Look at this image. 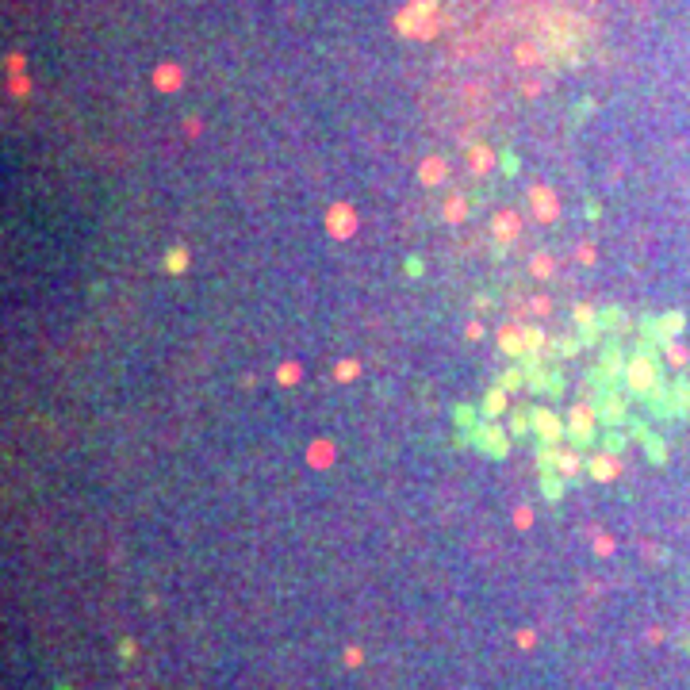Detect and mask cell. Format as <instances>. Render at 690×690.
I'll list each match as a JSON object with an SVG mask.
<instances>
[{"mask_svg":"<svg viewBox=\"0 0 690 690\" xmlns=\"http://www.w3.org/2000/svg\"><path fill=\"white\" fill-rule=\"evenodd\" d=\"M621 388L637 399H648L656 388H667L664 383V365H660V349L656 345H637L629 361H625L621 372Z\"/></svg>","mask_w":690,"mask_h":690,"instance_id":"obj_1","label":"cell"},{"mask_svg":"<svg viewBox=\"0 0 690 690\" xmlns=\"http://www.w3.org/2000/svg\"><path fill=\"white\" fill-rule=\"evenodd\" d=\"M568 445L579 453L599 445V410H594V403H575L568 410Z\"/></svg>","mask_w":690,"mask_h":690,"instance_id":"obj_2","label":"cell"},{"mask_svg":"<svg viewBox=\"0 0 690 690\" xmlns=\"http://www.w3.org/2000/svg\"><path fill=\"white\" fill-rule=\"evenodd\" d=\"M510 437H514V433L502 430L499 422H487V418H483V422L472 430V445L483 453V457H491V460H507V453H510Z\"/></svg>","mask_w":690,"mask_h":690,"instance_id":"obj_3","label":"cell"},{"mask_svg":"<svg viewBox=\"0 0 690 690\" xmlns=\"http://www.w3.org/2000/svg\"><path fill=\"white\" fill-rule=\"evenodd\" d=\"M533 437L545 441V445H560L568 437V422L549 407H533Z\"/></svg>","mask_w":690,"mask_h":690,"instance_id":"obj_4","label":"cell"},{"mask_svg":"<svg viewBox=\"0 0 690 690\" xmlns=\"http://www.w3.org/2000/svg\"><path fill=\"white\" fill-rule=\"evenodd\" d=\"M594 410H599V422L606 426V430H617V426L629 422V407H625V391L621 388L599 395V399H594Z\"/></svg>","mask_w":690,"mask_h":690,"instance_id":"obj_5","label":"cell"},{"mask_svg":"<svg viewBox=\"0 0 690 690\" xmlns=\"http://www.w3.org/2000/svg\"><path fill=\"white\" fill-rule=\"evenodd\" d=\"M326 234L330 238H338V242H345V238H353L357 234V211H353V203H330L326 208Z\"/></svg>","mask_w":690,"mask_h":690,"instance_id":"obj_6","label":"cell"},{"mask_svg":"<svg viewBox=\"0 0 690 690\" xmlns=\"http://www.w3.org/2000/svg\"><path fill=\"white\" fill-rule=\"evenodd\" d=\"M529 211L537 223H556L560 219V200L549 184H533L529 188Z\"/></svg>","mask_w":690,"mask_h":690,"instance_id":"obj_7","label":"cell"},{"mask_svg":"<svg viewBox=\"0 0 690 690\" xmlns=\"http://www.w3.org/2000/svg\"><path fill=\"white\" fill-rule=\"evenodd\" d=\"M518 234H522V219H518L514 211H499V215L491 219V238H495V253H502V246L518 242Z\"/></svg>","mask_w":690,"mask_h":690,"instance_id":"obj_8","label":"cell"},{"mask_svg":"<svg viewBox=\"0 0 690 690\" xmlns=\"http://www.w3.org/2000/svg\"><path fill=\"white\" fill-rule=\"evenodd\" d=\"M480 415L487 418V422H502V418L510 415V391L502 388V383H491L487 395H483L480 403Z\"/></svg>","mask_w":690,"mask_h":690,"instance_id":"obj_9","label":"cell"},{"mask_svg":"<svg viewBox=\"0 0 690 690\" xmlns=\"http://www.w3.org/2000/svg\"><path fill=\"white\" fill-rule=\"evenodd\" d=\"M587 475L599 480V483H614L617 475H621V464H617V457H610V453H594V457H587Z\"/></svg>","mask_w":690,"mask_h":690,"instance_id":"obj_10","label":"cell"},{"mask_svg":"<svg viewBox=\"0 0 690 690\" xmlns=\"http://www.w3.org/2000/svg\"><path fill=\"white\" fill-rule=\"evenodd\" d=\"M495 341H499V349L507 353L510 361H522L525 357V338H522V326H502L499 334H495Z\"/></svg>","mask_w":690,"mask_h":690,"instance_id":"obj_11","label":"cell"},{"mask_svg":"<svg viewBox=\"0 0 690 690\" xmlns=\"http://www.w3.org/2000/svg\"><path fill=\"white\" fill-rule=\"evenodd\" d=\"M445 176H449V161L441 158V154H430V158H426L422 165H418V181H422L426 188H433V184H441V181H445Z\"/></svg>","mask_w":690,"mask_h":690,"instance_id":"obj_12","label":"cell"},{"mask_svg":"<svg viewBox=\"0 0 690 690\" xmlns=\"http://www.w3.org/2000/svg\"><path fill=\"white\" fill-rule=\"evenodd\" d=\"M495 154H491V146H483V142H475L472 150H468V169H472L475 176H483V173H491V165H495Z\"/></svg>","mask_w":690,"mask_h":690,"instance_id":"obj_13","label":"cell"},{"mask_svg":"<svg viewBox=\"0 0 690 690\" xmlns=\"http://www.w3.org/2000/svg\"><path fill=\"white\" fill-rule=\"evenodd\" d=\"M579 468H583V460H579V449H572V445H568V449H564V445H560V460H556V472L564 475L568 483H572L575 475H579Z\"/></svg>","mask_w":690,"mask_h":690,"instance_id":"obj_14","label":"cell"},{"mask_svg":"<svg viewBox=\"0 0 690 690\" xmlns=\"http://www.w3.org/2000/svg\"><path fill=\"white\" fill-rule=\"evenodd\" d=\"M564 487H568V480L560 472H541V495H545L549 502H560Z\"/></svg>","mask_w":690,"mask_h":690,"instance_id":"obj_15","label":"cell"},{"mask_svg":"<svg viewBox=\"0 0 690 690\" xmlns=\"http://www.w3.org/2000/svg\"><path fill=\"white\" fill-rule=\"evenodd\" d=\"M599 368H606L610 376H617V380H621V372H625V353H621V345H606V349H602Z\"/></svg>","mask_w":690,"mask_h":690,"instance_id":"obj_16","label":"cell"},{"mask_svg":"<svg viewBox=\"0 0 690 690\" xmlns=\"http://www.w3.org/2000/svg\"><path fill=\"white\" fill-rule=\"evenodd\" d=\"M522 338H525V353H537V357H545V349H549V338H545V330H541V326H522Z\"/></svg>","mask_w":690,"mask_h":690,"instance_id":"obj_17","label":"cell"},{"mask_svg":"<svg viewBox=\"0 0 690 690\" xmlns=\"http://www.w3.org/2000/svg\"><path fill=\"white\" fill-rule=\"evenodd\" d=\"M453 422H457V426H460V430H464V433H472L475 426L483 422V415H480V410L472 407V403H460V407L453 410Z\"/></svg>","mask_w":690,"mask_h":690,"instance_id":"obj_18","label":"cell"},{"mask_svg":"<svg viewBox=\"0 0 690 690\" xmlns=\"http://www.w3.org/2000/svg\"><path fill=\"white\" fill-rule=\"evenodd\" d=\"M599 326H602V330H621V334L629 330L621 307H599Z\"/></svg>","mask_w":690,"mask_h":690,"instance_id":"obj_19","label":"cell"},{"mask_svg":"<svg viewBox=\"0 0 690 690\" xmlns=\"http://www.w3.org/2000/svg\"><path fill=\"white\" fill-rule=\"evenodd\" d=\"M330 460H334V445H330V441H311L307 464H311V468H326Z\"/></svg>","mask_w":690,"mask_h":690,"instance_id":"obj_20","label":"cell"},{"mask_svg":"<svg viewBox=\"0 0 690 690\" xmlns=\"http://www.w3.org/2000/svg\"><path fill=\"white\" fill-rule=\"evenodd\" d=\"M441 215H445V223H464L468 219V200L464 196H453V200H445V208H441Z\"/></svg>","mask_w":690,"mask_h":690,"instance_id":"obj_21","label":"cell"},{"mask_svg":"<svg viewBox=\"0 0 690 690\" xmlns=\"http://www.w3.org/2000/svg\"><path fill=\"white\" fill-rule=\"evenodd\" d=\"M682 311H667V315H660V334H664V341H671V338H679L682 334Z\"/></svg>","mask_w":690,"mask_h":690,"instance_id":"obj_22","label":"cell"},{"mask_svg":"<svg viewBox=\"0 0 690 690\" xmlns=\"http://www.w3.org/2000/svg\"><path fill=\"white\" fill-rule=\"evenodd\" d=\"M161 265H165V273L181 276L184 269H188V250H184V246H173V250H165V261H161Z\"/></svg>","mask_w":690,"mask_h":690,"instance_id":"obj_23","label":"cell"},{"mask_svg":"<svg viewBox=\"0 0 690 690\" xmlns=\"http://www.w3.org/2000/svg\"><path fill=\"white\" fill-rule=\"evenodd\" d=\"M671 403H675V415H690V380L671 383Z\"/></svg>","mask_w":690,"mask_h":690,"instance_id":"obj_24","label":"cell"},{"mask_svg":"<svg viewBox=\"0 0 690 690\" xmlns=\"http://www.w3.org/2000/svg\"><path fill=\"white\" fill-rule=\"evenodd\" d=\"M556 460H560V445H537V472H556Z\"/></svg>","mask_w":690,"mask_h":690,"instance_id":"obj_25","label":"cell"},{"mask_svg":"<svg viewBox=\"0 0 690 690\" xmlns=\"http://www.w3.org/2000/svg\"><path fill=\"white\" fill-rule=\"evenodd\" d=\"M154 84H158V89H165V92L181 89V69H176V66H161L158 73H154Z\"/></svg>","mask_w":690,"mask_h":690,"instance_id":"obj_26","label":"cell"},{"mask_svg":"<svg viewBox=\"0 0 690 690\" xmlns=\"http://www.w3.org/2000/svg\"><path fill=\"white\" fill-rule=\"evenodd\" d=\"M664 357L667 361H671V365L675 368H687V361H690V349H687V345H682V341H664Z\"/></svg>","mask_w":690,"mask_h":690,"instance_id":"obj_27","label":"cell"},{"mask_svg":"<svg viewBox=\"0 0 690 690\" xmlns=\"http://www.w3.org/2000/svg\"><path fill=\"white\" fill-rule=\"evenodd\" d=\"M495 383H502V388H507L510 395H514L518 388H525V368H522V365H510V368H507V372H502Z\"/></svg>","mask_w":690,"mask_h":690,"instance_id":"obj_28","label":"cell"},{"mask_svg":"<svg viewBox=\"0 0 690 690\" xmlns=\"http://www.w3.org/2000/svg\"><path fill=\"white\" fill-rule=\"evenodd\" d=\"M599 445H602V453H610V457H621L625 445H629V437H625V433H617V430H610Z\"/></svg>","mask_w":690,"mask_h":690,"instance_id":"obj_29","label":"cell"},{"mask_svg":"<svg viewBox=\"0 0 690 690\" xmlns=\"http://www.w3.org/2000/svg\"><path fill=\"white\" fill-rule=\"evenodd\" d=\"M552 269H556V265H552V257H549V253H533V257H529V273L537 276V280H549V276H552Z\"/></svg>","mask_w":690,"mask_h":690,"instance_id":"obj_30","label":"cell"},{"mask_svg":"<svg viewBox=\"0 0 690 690\" xmlns=\"http://www.w3.org/2000/svg\"><path fill=\"white\" fill-rule=\"evenodd\" d=\"M549 349H556V357H575L583 349V338H556L549 341Z\"/></svg>","mask_w":690,"mask_h":690,"instance_id":"obj_31","label":"cell"},{"mask_svg":"<svg viewBox=\"0 0 690 690\" xmlns=\"http://www.w3.org/2000/svg\"><path fill=\"white\" fill-rule=\"evenodd\" d=\"M300 376H303V368H300V365H296V361H284V365H280V368H276V380H280V383H284V388H291V383L300 380Z\"/></svg>","mask_w":690,"mask_h":690,"instance_id":"obj_32","label":"cell"},{"mask_svg":"<svg viewBox=\"0 0 690 690\" xmlns=\"http://www.w3.org/2000/svg\"><path fill=\"white\" fill-rule=\"evenodd\" d=\"M644 453H648L652 464H664V460H667V449H664V441H660L656 433H648V441H644Z\"/></svg>","mask_w":690,"mask_h":690,"instance_id":"obj_33","label":"cell"},{"mask_svg":"<svg viewBox=\"0 0 690 690\" xmlns=\"http://www.w3.org/2000/svg\"><path fill=\"white\" fill-rule=\"evenodd\" d=\"M357 376H361V365H357V361H341V365L334 368V380H341V383L357 380Z\"/></svg>","mask_w":690,"mask_h":690,"instance_id":"obj_34","label":"cell"},{"mask_svg":"<svg viewBox=\"0 0 690 690\" xmlns=\"http://www.w3.org/2000/svg\"><path fill=\"white\" fill-rule=\"evenodd\" d=\"M499 173H507V176H514V173H518V158H514L510 150H502V154H499Z\"/></svg>","mask_w":690,"mask_h":690,"instance_id":"obj_35","label":"cell"},{"mask_svg":"<svg viewBox=\"0 0 690 690\" xmlns=\"http://www.w3.org/2000/svg\"><path fill=\"white\" fill-rule=\"evenodd\" d=\"M545 391H549L552 399H560V395H564V376L552 372V376H549V388H545Z\"/></svg>","mask_w":690,"mask_h":690,"instance_id":"obj_36","label":"cell"},{"mask_svg":"<svg viewBox=\"0 0 690 690\" xmlns=\"http://www.w3.org/2000/svg\"><path fill=\"white\" fill-rule=\"evenodd\" d=\"M464 338H468V341H480V338H483V323H468V326H464Z\"/></svg>","mask_w":690,"mask_h":690,"instance_id":"obj_37","label":"cell"},{"mask_svg":"<svg viewBox=\"0 0 690 690\" xmlns=\"http://www.w3.org/2000/svg\"><path fill=\"white\" fill-rule=\"evenodd\" d=\"M529 311H533V315H549V300H545V296H537V300L529 303Z\"/></svg>","mask_w":690,"mask_h":690,"instance_id":"obj_38","label":"cell"},{"mask_svg":"<svg viewBox=\"0 0 690 690\" xmlns=\"http://www.w3.org/2000/svg\"><path fill=\"white\" fill-rule=\"evenodd\" d=\"M403 269H407V276H422V261H418V257H407V265H403Z\"/></svg>","mask_w":690,"mask_h":690,"instance_id":"obj_39","label":"cell"},{"mask_svg":"<svg viewBox=\"0 0 690 690\" xmlns=\"http://www.w3.org/2000/svg\"><path fill=\"white\" fill-rule=\"evenodd\" d=\"M579 261L583 265H594V250H590V246H579Z\"/></svg>","mask_w":690,"mask_h":690,"instance_id":"obj_40","label":"cell"}]
</instances>
